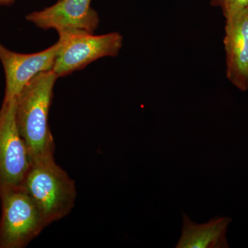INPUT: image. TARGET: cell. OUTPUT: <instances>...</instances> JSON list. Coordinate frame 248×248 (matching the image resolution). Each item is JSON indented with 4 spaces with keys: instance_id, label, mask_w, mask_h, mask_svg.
<instances>
[{
    "instance_id": "cell-10",
    "label": "cell",
    "mask_w": 248,
    "mask_h": 248,
    "mask_svg": "<svg viewBox=\"0 0 248 248\" xmlns=\"http://www.w3.org/2000/svg\"><path fill=\"white\" fill-rule=\"evenodd\" d=\"M211 6L220 8L225 16L248 7V0H211Z\"/></svg>"
},
{
    "instance_id": "cell-11",
    "label": "cell",
    "mask_w": 248,
    "mask_h": 248,
    "mask_svg": "<svg viewBox=\"0 0 248 248\" xmlns=\"http://www.w3.org/2000/svg\"><path fill=\"white\" fill-rule=\"evenodd\" d=\"M16 0H0V6H9L14 4Z\"/></svg>"
},
{
    "instance_id": "cell-3",
    "label": "cell",
    "mask_w": 248,
    "mask_h": 248,
    "mask_svg": "<svg viewBox=\"0 0 248 248\" xmlns=\"http://www.w3.org/2000/svg\"><path fill=\"white\" fill-rule=\"evenodd\" d=\"M58 32L59 48L53 71L58 78L84 69L99 59L117 56L123 46V37L117 32L99 35L79 30Z\"/></svg>"
},
{
    "instance_id": "cell-2",
    "label": "cell",
    "mask_w": 248,
    "mask_h": 248,
    "mask_svg": "<svg viewBox=\"0 0 248 248\" xmlns=\"http://www.w3.org/2000/svg\"><path fill=\"white\" fill-rule=\"evenodd\" d=\"M46 226L69 215L77 198L76 182L55 159L32 164L23 184Z\"/></svg>"
},
{
    "instance_id": "cell-8",
    "label": "cell",
    "mask_w": 248,
    "mask_h": 248,
    "mask_svg": "<svg viewBox=\"0 0 248 248\" xmlns=\"http://www.w3.org/2000/svg\"><path fill=\"white\" fill-rule=\"evenodd\" d=\"M226 76L241 91L248 90V7L224 16Z\"/></svg>"
},
{
    "instance_id": "cell-9",
    "label": "cell",
    "mask_w": 248,
    "mask_h": 248,
    "mask_svg": "<svg viewBox=\"0 0 248 248\" xmlns=\"http://www.w3.org/2000/svg\"><path fill=\"white\" fill-rule=\"evenodd\" d=\"M230 217H217L208 223H195L187 215H183L182 233L177 248H226L228 227L231 223Z\"/></svg>"
},
{
    "instance_id": "cell-7",
    "label": "cell",
    "mask_w": 248,
    "mask_h": 248,
    "mask_svg": "<svg viewBox=\"0 0 248 248\" xmlns=\"http://www.w3.org/2000/svg\"><path fill=\"white\" fill-rule=\"evenodd\" d=\"M92 0H58L56 4L31 13L26 19L39 29L62 31L79 30L94 32L99 17L91 7Z\"/></svg>"
},
{
    "instance_id": "cell-6",
    "label": "cell",
    "mask_w": 248,
    "mask_h": 248,
    "mask_svg": "<svg viewBox=\"0 0 248 248\" xmlns=\"http://www.w3.org/2000/svg\"><path fill=\"white\" fill-rule=\"evenodd\" d=\"M59 44L35 53H17L0 42V62L4 71V97L6 102L16 99L29 82L43 72L52 71L58 53Z\"/></svg>"
},
{
    "instance_id": "cell-1",
    "label": "cell",
    "mask_w": 248,
    "mask_h": 248,
    "mask_svg": "<svg viewBox=\"0 0 248 248\" xmlns=\"http://www.w3.org/2000/svg\"><path fill=\"white\" fill-rule=\"evenodd\" d=\"M58 78L53 70L41 73L16 98V121L32 164L55 159V145L48 117Z\"/></svg>"
},
{
    "instance_id": "cell-4",
    "label": "cell",
    "mask_w": 248,
    "mask_h": 248,
    "mask_svg": "<svg viewBox=\"0 0 248 248\" xmlns=\"http://www.w3.org/2000/svg\"><path fill=\"white\" fill-rule=\"evenodd\" d=\"M0 248H23L46 228L39 208L22 187L0 195Z\"/></svg>"
},
{
    "instance_id": "cell-5",
    "label": "cell",
    "mask_w": 248,
    "mask_h": 248,
    "mask_svg": "<svg viewBox=\"0 0 248 248\" xmlns=\"http://www.w3.org/2000/svg\"><path fill=\"white\" fill-rule=\"evenodd\" d=\"M32 164L16 121V99L3 102L0 108V195L22 187Z\"/></svg>"
}]
</instances>
